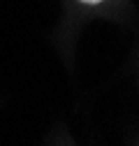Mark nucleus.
<instances>
[{
	"mask_svg": "<svg viewBox=\"0 0 139 146\" xmlns=\"http://www.w3.org/2000/svg\"><path fill=\"white\" fill-rule=\"evenodd\" d=\"M81 3H88V5H97V3H102V0H81Z\"/></svg>",
	"mask_w": 139,
	"mask_h": 146,
	"instance_id": "nucleus-1",
	"label": "nucleus"
}]
</instances>
